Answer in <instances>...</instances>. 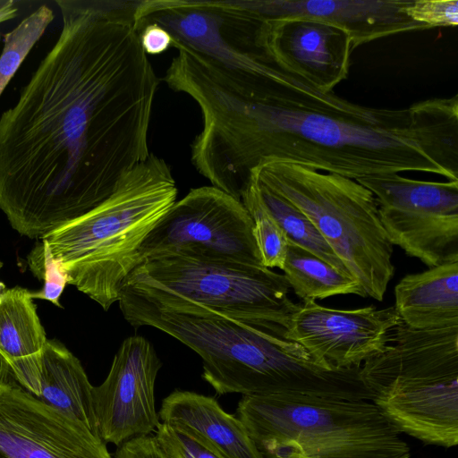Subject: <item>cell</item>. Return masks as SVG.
Instances as JSON below:
<instances>
[{"mask_svg":"<svg viewBox=\"0 0 458 458\" xmlns=\"http://www.w3.org/2000/svg\"><path fill=\"white\" fill-rule=\"evenodd\" d=\"M176 250L264 267L242 202L213 186L191 189L172 205L143 241L140 263Z\"/></svg>","mask_w":458,"mask_h":458,"instance_id":"cell-10","label":"cell"},{"mask_svg":"<svg viewBox=\"0 0 458 458\" xmlns=\"http://www.w3.org/2000/svg\"><path fill=\"white\" fill-rule=\"evenodd\" d=\"M0 458H112L84 424L47 405L0 360Z\"/></svg>","mask_w":458,"mask_h":458,"instance_id":"cell-11","label":"cell"},{"mask_svg":"<svg viewBox=\"0 0 458 458\" xmlns=\"http://www.w3.org/2000/svg\"><path fill=\"white\" fill-rule=\"evenodd\" d=\"M40 387L38 399L81 421L98 436L93 408V386L79 359L57 341H47Z\"/></svg>","mask_w":458,"mask_h":458,"instance_id":"cell-19","label":"cell"},{"mask_svg":"<svg viewBox=\"0 0 458 458\" xmlns=\"http://www.w3.org/2000/svg\"><path fill=\"white\" fill-rule=\"evenodd\" d=\"M284 275L265 267L176 250L144 259L122 291L204 306L257 325L285 328L296 310Z\"/></svg>","mask_w":458,"mask_h":458,"instance_id":"cell-8","label":"cell"},{"mask_svg":"<svg viewBox=\"0 0 458 458\" xmlns=\"http://www.w3.org/2000/svg\"><path fill=\"white\" fill-rule=\"evenodd\" d=\"M249 179L256 185L262 201L283 230L289 242L303 248L342 273L352 276L311 221L300 209L259 183L251 175Z\"/></svg>","mask_w":458,"mask_h":458,"instance_id":"cell-21","label":"cell"},{"mask_svg":"<svg viewBox=\"0 0 458 458\" xmlns=\"http://www.w3.org/2000/svg\"><path fill=\"white\" fill-rule=\"evenodd\" d=\"M30 293L16 286L0 294V360L21 386L38 397L47 339Z\"/></svg>","mask_w":458,"mask_h":458,"instance_id":"cell-17","label":"cell"},{"mask_svg":"<svg viewBox=\"0 0 458 458\" xmlns=\"http://www.w3.org/2000/svg\"><path fill=\"white\" fill-rule=\"evenodd\" d=\"M241 200L252 219L254 237L263 266L282 270L288 249L287 238L267 210L250 179Z\"/></svg>","mask_w":458,"mask_h":458,"instance_id":"cell-22","label":"cell"},{"mask_svg":"<svg viewBox=\"0 0 458 458\" xmlns=\"http://www.w3.org/2000/svg\"><path fill=\"white\" fill-rule=\"evenodd\" d=\"M177 192L170 166L149 153L122 176L106 200L42 239L64 268L67 283L108 310L140 264L143 241Z\"/></svg>","mask_w":458,"mask_h":458,"instance_id":"cell-4","label":"cell"},{"mask_svg":"<svg viewBox=\"0 0 458 458\" xmlns=\"http://www.w3.org/2000/svg\"><path fill=\"white\" fill-rule=\"evenodd\" d=\"M155 437L169 458H224L192 434L163 422L158 424Z\"/></svg>","mask_w":458,"mask_h":458,"instance_id":"cell-25","label":"cell"},{"mask_svg":"<svg viewBox=\"0 0 458 458\" xmlns=\"http://www.w3.org/2000/svg\"><path fill=\"white\" fill-rule=\"evenodd\" d=\"M114 458H169L155 436L132 437L118 445Z\"/></svg>","mask_w":458,"mask_h":458,"instance_id":"cell-27","label":"cell"},{"mask_svg":"<svg viewBox=\"0 0 458 458\" xmlns=\"http://www.w3.org/2000/svg\"><path fill=\"white\" fill-rule=\"evenodd\" d=\"M138 35L141 47L147 55L161 54L172 46L169 33L155 23L143 26Z\"/></svg>","mask_w":458,"mask_h":458,"instance_id":"cell-28","label":"cell"},{"mask_svg":"<svg viewBox=\"0 0 458 458\" xmlns=\"http://www.w3.org/2000/svg\"><path fill=\"white\" fill-rule=\"evenodd\" d=\"M403 11L411 20L429 29L458 24L457 0H410Z\"/></svg>","mask_w":458,"mask_h":458,"instance_id":"cell-26","label":"cell"},{"mask_svg":"<svg viewBox=\"0 0 458 458\" xmlns=\"http://www.w3.org/2000/svg\"><path fill=\"white\" fill-rule=\"evenodd\" d=\"M28 257V264L36 276L44 282L43 288L30 293L32 299L46 300L61 307L60 297L67 283V275L63 266L53 257L45 239H40Z\"/></svg>","mask_w":458,"mask_h":458,"instance_id":"cell-24","label":"cell"},{"mask_svg":"<svg viewBox=\"0 0 458 458\" xmlns=\"http://www.w3.org/2000/svg\"><path fill=\"white\" fill-rule=\"evenodd\" d=\"M266 20L309 18L334 24L353 48L388 36L429 29L404 13L410 0H251Z\"/></svg>","mask_w":458,"mask_h":458,"instance_id":"cell-15","label":"cell"},{"mask_svg":"<svg viewBox=\"0 0 458 458\" xmlns=\"http://www.w3.org/2000/svg\"><path fill=\"white\" fill-rule=\"evenodd\" d=\"M18 8L13 0H0V24L17 15Z\"/></svg>","mask_w":458,"mask_h":458,"instance_id":"cell-29","label":"cell"},{"mask_svg":"<svg viewBox=\"0 0 458 458\" xmlns=\"http://www.w3.org/2000/svg\"><path fill=\"white\" fill-rule=\"evenodd\" d=\"M394 307L412 329L458 327V261L403 276L394 287Z\"/></svg>","mask_w":458,"mask_h":458,"instance_id":"cell-18","label":"cell"},{"mask_svg":"<svg viewBox=\"0 0 458 458\" xmlns=\"http://www.w3.org/2000/svg\"><path fill=\"white\" fill-rule=\"evenodd\" d=\"M171 88L201 111L192 165L238 200L250 171L269 160L353 180L401 172L458 180L457 95L402 109L368 107L324 92L275 61L233 86L194 56L178 65Z\"/></svg>","mask_w":458,"mask_h":458,"instance_id":"cell-2","label":"cell"},{"mask_svg":"<svg viewBox=\"0 0 458 458\" xmlns=\"http://www.w3.org/2000/svg\"><path fill=\"white\" fill-rule=\"evenodd\" d=\"M356 181L376 198L393 246L428 267L458 261V180L430 182L380 174Z\"/></svg>","mask_w":458,"mask_h":458,"instance_id":"cell-9","label":"cell"},{"mask_svg":"<svg viewBox=\"0 0 458 458\" xmlns=\"http://www.w3.org/2000/svg\"><path fill=\"white\" fill-rule=\"evenodd\" d=\"M236 416L263 458H410V447L367 400L242 395Z\"/></svg>","mask_w":458,"mask_h":458,"instance_id":"cell-6","label":"cell"},{"mask_svg":"<svg viewBox=\"0 0 458 458\" xmlns=\"http://www.w3.org/2000/svg\"><path fill=\"white\" fill-rule=\"evenodd\" d=\"M139 0H56L62 29L0 115V209L42 239L88 213L149 155L158 78L134 28Z\"/></svg>","mask_w":458,"mask_h":458,"instance_id":"cell-1","label":"cell"},{"mask_svg":"<svg viewBox=\"0 0 458 458\" xmlns=\"http://www.w3.org/2000/svg\"><path fill=\"white\" fill-rule=\"evenodd\" d=\"M282 270L290 288L302 301H316L338 294H356L366 298L353 277L289 242Z\"/></svg>","mask_w":458,"mask_h":458,"instance_id":"cell-20","label":"cell"},{"mask_svg":"<svg viewBox=\"0 0 458 458\" xmlns=\"http://www.w3.org/2000/svg\"><path fill=\"white\" fill-rule=\"evenodd\" d=\"M158 416L160 422L192 434L224 458H263L242 422L213 397L174 390L163 400Z\"/></svg>","mask_w":458,"mask_h":458,"instance_id":"cell-16","label":"cell"},{"mask_svg":"<svg viewBox=\"0 0 458 458\" xmlns=\"http://www.w3.org/2000/svg\"><path fill=\"white\" fill-rule=\"evenodd\" d=\"M360 375L371 402L399 432L457 445L458 327L417 330L401 320Z\"/></svg>","mask_w":458,"mask_h":458,"instance_id":"cell-5","label":"cell"},{"mask_svg":"<svg viewBox=\"0 0 458 458\" xmlns=\"http://www.w3.org/2000/svg\"><path fill=\"white\" fill-rule=\"evenodd\" d=\"M119 306L133 327L148 326L174 337L202 360V377L218 394L333 396L339 372L318 363L285 328L257 325L201 305L158 301L122 291Z\"/></svg>","mask_w":458,"mask_h":458,"instance_id":"cell-3","label":"cell"},{"mask_svg":"<svg viewBox=\"0 0 458 458\" xmlns=\"http://www.w3.org/2000/svg\"><path fill=\"white\" fill-rule=\"evenodd\" d=\"M401 318L394 306L337 310L315 301L298 303L284 337L318 362L337 369L360 367L382 352Z\"/></svg>","mask_w":458,"mask_h":458,"instance_id":"cell-12","label":"cell"},{"mask_svg":"<svg viewBox=\"0 0 458 458\" xmlns=\"http://www.w3.org/2000/svg\"><path fill=\"white\" fill-rule=\"evenodd\" d=\"M4 289H5L4 284L2 282H0V294H1V293H2Z\"/></svg>","mask_w":458,"mask_h":458,"instance_id":"cell-30","label":"cell"},{"mask_svg":"<svg viewBox=\"0 0 458 458\" xmlns=\"http://www.w3.org/2000/svg\"><path fill=\"white\" fill-rule=\"evenodd\" d=\"M162 367L154 346L140 335L123 340L109 373L92 399L99 437L106 444L123 442L156 431L155 383Z\"/></svg>","mask_w":458,"mask_h":458,"instance_id":"cell-13","label":"cell"},{"mask_svg":"<svg viewBox=\"0 0 458 458\" xmlns=\"http://www.w3.org/2000/svg\"><path fill=\"white\" fill-rule=\"evenodd\" d=\"M265 41L283 70L324 92L348 76L352 41L334 24L309 18L267 20Z\"/></svg>","mask_w":458,"mask_h":458,"instance_id":"cell-14","label":"cell"},{"mask_svg":"<svg viewBox=\"0 0 458 458\" xmlns=\"http://www.w3.org/2000/svg\"><path fill=\"white\" fill-rule=\"evenodd\" d=\"M250 175L311 221L366 298L383 301L394 275L393 245L369 190L353 179L277 160L259 163Z\"/></svg>","mask_w":458,"mask_h":458,"instance_id":"cell-7","label":"cell"},{"mask_svg":"<svg viewBox=\"0 0 458 458\" xmlns=\"http://www.w3.org/2000/svg\"><path fill=\"white\" fill-rule=\"evenodd\" d=\"M53 20L52 9L41 5L4 35L0 55V96Z\"/></svg>","mask_w":458,"mask_h":458,"instance_id":"cell-23","label":"cell"}]
</instances>
